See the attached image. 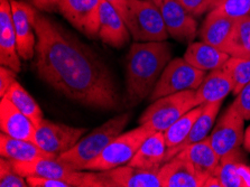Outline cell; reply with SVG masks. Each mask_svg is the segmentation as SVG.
Segmentation results:
<instances>
[{"label":"cell","mask_w":250,"mask_h":187,"mask_svg":"<svg viewBox=\"0 0 250 187\" xmlns=\"http://www.w3.org/2000/svg\"><path fill=\"white\" fill-rule=\"evenodd\" d=\"M183 57L187 62L199 70L211 72L221 68L230 56L220 48L201 41L190 43Z\"/></svg>","instance_id":"cell-23"},{"label":"cell","mask_w":250,"mask_h":187,"mask_svg":"<svg viewBox=\"0 0 250 187\" xmlns=\"http://www.w3.org/2000/svg\"><path fill=\"white\" fill-rule=\"evenodd\" d=\"M204 104H200L193 108L190 111L182 116L179 120L170 125V127L164 132L165 144L167 149L175 148L183 143L190 133L193 125L198 120L201 112H202Z\"/></svg>","instance_id":"cell-28"},{"label":"cell","mask_w":250,"mask_h":187,"mask_svg":"<svg viewBox=\"0 0 250 187\" xmlns=\"http://www.w3.org/2000/svg\"><path fill=\"white\" fill-rule=\"evenodd\" d=\"M0 154L1 157L14 162H30L42 157H55L42 149L34 141L13 138L2 132L0 135Z\"/></svg>","instance_id":"cell-25"},{"label":"cell","mask_w":250,"mask_h":187,"mask_svg":"<svg viewBox=\"0 0 250 187\" xmlns=\"http://www.w3.org/2000/svg\"><path fill=\"white\" fill-rule=\"evenodd\" d=\"M206 72L191 65L184 57L170 60L155 85L149 100L157 99L187 90H196L206 78Z\"/></svg>","instance_id":"cell-7"},{"label":"cell","mask_w":250,"mask_h":187,"mask_svg":"<svg viewBox=\"0 0 250 187\" xmlns=\"http://www.w3.org/2000/svg\"><path fill=\"white\" fill-rule=\"evenodd\" d=\"M30 3L37 9L41 10H52V6L50 0H29Z\"/></svg>","instance_id":"cell-37"},{"label":"cell","mask_w":250,"mask_h":187,"mask_svg":"<svg viewBox=\"0 0 250 187\" xmlns=\"http://www.w3.org/2000/svg\"><path fill=\"white\" fill-rule=\"evenodd\" d=\"M232 105L244 117L245 120H250V82L237 94Z\"/></svg>","instance_id":"cell-32"},{"label":"cell","mask_w":250,"mask_h":187,"mask_svg":"<svg viewBox=\"0 0 250 187\" xmlns=\"http://www.w3.org/2000/svg\"><path fill=\"white\" fill-rule=\"evenodd\" d=\"M59 1H60V0H50L51 6H52V8H53V9L56 8V5H58Z\"/></svg>","instance_id":"cell-40"},{"label":"cell","mask_w":250,"mask_h":187,"mask_svg":"<svg viewBox=\"0 0 250 187\" xmlns=\"http://www.w3.org/2000/svg\"><path fill=\"white\" fill-rule=\"evenodd\" d=\"M20 59L10 0H0V63L18 73L21 68Z\"/></svg>","instance_id":"cell-14"},{"label":"cell","mask_w":250,"mask_h":187,"mask_svg":"<svg viewBox=\"0 0 250 187\" xmlns=\"http://www.w3.org/2000/svg\"><path fill=\"white\" fill-rule=\"evenodd\" d=\"M102 43L120 48L129 42L130 33L124 17L110 2L101 0L99 14V33Z\"/></svg>","instance_id":"cell-15"},{"label":"cell","mask_w":250,"mask_h":187,"mask_svg":"<svg viewBox=\"0 0 250 187\" xmlns=\"http://www.w3.org/2000/svg\"><path fill=\"white\" fill-rule=\"evenodd\" d=\"M160 169H145L130 165L98 171L101 187H162Z\"/></svg>","instance_id":"cell-12"},{"label":"cell","mask_w":250,"mask_h":187,"mask_svg":"<svg viewBox=\"0 0 250 187\" xmlns=\"http://www.w3.org/2000/svg\"><path fill=\"white\" fill-rule=\"evenodd\" d=\"M177 156L187 159L194 169L202 176L206 182L213 176L217 170L221 157L211 146L209 137L199 143L192 144L182 149Z\"/></svg>","instance_id":"cell-19"},{"label":"cell","mask_w":250,"mask_h":187,"mask_svg":"<svg viewBox=\"0 0 250 187\" xmlns=\"http://www.w3.org/2000/svg\"><path fill=\"white\" fill-rule=\"evenodd\" d=\"M225 1H227V0H204L200 8L195 11L194 16H201L203 14L210 13V11L217 9Z\"/></svg>","instance_id":"cell-35"},{"label":"cell","mask_w":250,"mask_h":187,"mask_svg":"<svg viewBox=\"0 0 250 187\" xmlns=\"http://www.w3.org/2000/svg\"><path fill=\"white\" fill-rule=\"evenodd\" d=\"M0 129L2 133L13 138L33 141L36 125L26 114L20 111L13 102L7 98H1Z\"/></svg>","instance_id":"cell-17"},{"label":"cell","mask_w":250,"mask_h":187,"mask_svg":"<svg viewBox=\"0 0 250 187\" xmlns=\"http://www.w3.org/2000/svg\"><path fill=\"white\" fill-rule=\"evenodd\" d=\"M198 105L195 90L166 95L151 102L139 118V125H146L153 132H165L174 122Z\"/></svg>","instance_id":"cell-5"},{"label":"cell","mask_w":250,"mask_h":187,"mask_svg":"<svg viewBox=\"0 0 250 187\" xmlns=\"http://www.w3.org/2000/svg\"><path fill=\"white\" fill-rule=\"evenodd\" d=\"M214 176L221 187H250V166L242 159L239 148L221 157Z\"/></svg>","instance_id":"cell-18"},{"label":"cell","mask_w":250,"mask_h":187,"mask_svg":"<svg viewBox=\"0 0 250 187\" xmlns=\"http://www.w3.org/2000/svg\"><path fill=\"white\" fill-rule=\"evenodd\" d=\"M245 119L231 104L212 129L209 140L217 154L223 157L244 145Z\"/></svg>","instance_id":"cell-9"},{"label":"cell","mask_w":250,"mask_h":187,"mask_svg":"<svg viewBox=\"0 0 250 187\" xmlns=\"http://www.w3.org/2000/svg\"><path fill=\"white\" fill-rule=\"evenodd\" d=\"M234 22H236V19L227 17L214 10L210 11L200 28L199 36L201 41L220 48L222 51L232 32Z\"/></svg>","instance_id":"cell-24"},{"label":"cell","mask_w":250,"mask_h":187,"mask_svg":"<svg viewBox=\"0 0 250 187\" xmlns=\"http://www.w3.org/2000/svg\"><path fill=\"white\" fill-rule=\"evenodd\" d=\"M13 22L17 38V49L21 60L30 61L35 56L36 33H35V9L21 0H10Z\"/></svg>","instance_id":"cell-11"},{"label":"cell","mask_w":250,"mask_h":187,"mask_svg":"<svg viewBox=\"0 0 250 187\" xmlns=\"http://www.w3.org/2000/svg\"><path fill=\"white\" fill-rule=\"evenodd\" d=\"M244 147H245L246 150H248L250 152V125L247 128V130L245 131Z\"/></svg>","instance_id":"cell-39"},{"label":"cell","mask_w":250,"mask_h":187,"mask_svg":"<svg viewBox=\"0 0 250 187\" xmlns=\"http://www.w3.org/2000/svg\"><path fill=\"white\" fill-rule=\"evenodd\" d=\"M151 132L153 131L146 125H140L130 131L121 133L104 148L97 158L85 166L84 170L104 171L127 165L139 149L140 145Z\"/></svg>","instance_id":"cell-6"},{"label":"cell","mask_w":250,"mask_h":187,"mask_svg":"<svg viewBox=\"0 0 250 187\" xmlns=\"http://www.w3.org/2000/svg\"><path fill=\"white\" fill-rule=\"evenodd\" d=\"M166 150L164 132H151L127 165L145 169H160L165 163Z\"/></svg>","instance_id":"cell-20"},{"label":"cell","mask_w":250,"mask_h":187,"mask_svg":"<svg viewBox=\"0 0 250 187\" xmlns=\"http://www.w3.org/2000/svg\"><path fill=\"white\" fill-rule=\"evenodd\" d=\"M104 1L110 2L119 11L121 16L125 14V10H126V0H104Z\"/></svg>","instance_id":"cell-38"},{"label":"cell","mask_w":250,"mask_h":187,"mask_svg":"<svg viewBox=\"0 0 250 187\" xmlns=\"http://www.w3.org/2000/svg\"><path fill=\"white\" fill-rule=\"evenodd\" d=\"M28 185L32 187H73L65 181L58 178H37V177H28L26 178Z\"/></svg>","instance_id":"cell-34"},{"label":"cell","mask_w":250,"mask_h":187,"mask_svg":"<svg viewBox=\"0 0 250 187\" xmlns=\"http://www.w3.org/2000/svg\"><path fill=\"white\" fill-rule=\"evenodd\" d=\"M101 0H60L61 15L88 37H98Z\"/></svg>","instance_id":"cell-10"},{"label":"cell","mask_w":250,"mask_h":187,"mask_svg":"<svg viewBox=\"0 0 250 187\" xmlns=\"http://www.w3.org/2000/svg\"><path fill=\"white\" fill-rule=\"evenodd\" d=\"M0 186L1 187H27L28 182L15 170L9 159H0Z\"/></svg>","instance_id":"cell-30"},{"label":"cell","mask_w":250,"mask_h":187,"mask_svg":"<svg viewBox=\"0 0 250 187\" xmlns=\"http://www.w3.org/2000/svg\"><path fill=\"white\" fill-rule=\"evenodd\" d=\"M233 81L232 93L237 95L247 83L250 82V57L230 56L222 66Z\"/></svg>","instance_id":"cell-29"},{"label":"cell","mask_w":250,"mask_h":187,"mask_svg":"<svg viewBox=\"0 0 250 187\" xmlns=\"http://www.w3.org/2000/svg\"><path fill=\"white\" fill-rule=\"evenodd\" d=\"M214 11L232 19L247 17L250 16V0H227Z\"/></svg>","instance_id":"cell-31"},{"label":"cell","mask_w":250,"mask_h":187,"mask_svg":"<svg viewBox=\"0 0 250 187\" xmlns=\"http://www.w3.org/2000/svg\"><path fill=\"white\" fill-rule=\"evenodd\" d=\"M222 51L229 56L250 57V16L236 19Z\"/></svg>","instance_id":"cell-26"},{"label":"cell","mask_w":250,"mask_h":187,"mask_svg":"<svg viewBox=\"0 0 250 187\" xmlns=\"http://www.w3.org/2000/svg\"><path fill=\"white\" fill-rule=\"evenodd\" d=\"M177 1H179L188 13H191L193 16H194L195 11L200 8L204 0H177Z\"/></svg>","instance_id":"cell-36"},{"label":"cell","mask_w":250,"mask_h":187,"mask_svg":"<svg viewBox=\"0 0 250 187\" xmlns=\"http://www.w3.org/2000/svg\"><path fill=\"white\" fill-rule=\"evenodd\" d=\"M86 132L85 128H75L43 119L36 125L34 143L55 157L71 149Z\"/></svg>","instance_id":"cell-8"},{"label":"cell","mask_w":250,"mask_h":187,"mask_svg":"<svg viewBox=\"0 0 250 187\" xmlns=\"http://www.w3.org/2000/svg\"><path fill=\"white\" fill-rule=\"evenodd\" d=\"M17 72L11 70L10 67L1 65L0 67V97L3 98L9 87L16 82Z\"/></svg>","instance_id":"cell-33"},{"label":"cell","mask_w":250,"mask_h":187,"mask_svg":"<svg viewBox=\"0 0 250 187\" xmlns=\"http://www.w3.org/2000/svg\"><path fill=\"white\" fill-rule=\"evenodd\" d=\"M34 67L41 80L64 97L99 110L118 108L119 94L110 70L73 34L35 9Z\"/></svg>","instance_id":"cell-1"},{"label":"cell","mask_w":250,"mask_h":187,"mask_svg":"<svg viewBox=\"0 0 250 187\" xmlns=\"http://www.w3.org/2000/svg\"><path fill=\"white\" fill-rule=\"evenodd\" d=\"M129 113H123L105 121L93 129L88 136L81 138L58 159L75 170H84L85 166L99 156L111 141L121 135L129 121Z\"/></svg>","instance_id":"cell-3"},{"label":"cell","mask_w":250,"mask_h":187,"mask_svg":"<svg viewBox=\"0 0 250 187\" xmlns=\"http://www.w3.org/2000/svg\"><path fill=\"white\" fill-rule=\"evenodd\" d=\"M233 87L234 84L231 76L221 67L211 71L206 75L203 82L195 90L196 98L200 104L222 102L227 95L232 93Z\"/></svg>","instance_id":"cell-21"},{"label":"cell","mask_w":250,"mask_h":187,"mask_svg":"<svg viewBox=\"0 0 250 187\" xmlns=\"http://www.w3.org/2000/svg\"><path fill=\"white\" fill-rule=\"evenodd\" d=\"M221 104L222 102L204 104L202 112H201L198 120L195 121V124L193 125L190 133H188V136L184 139L183 143L175 148H170V149L166 150L165 163L168 162V160L172 159L173 157H175V156L179 154L182 149H184L185 147L190 146L192 144L199 143V141H202L209 137L211 130L213 129V125L215 122V119H217L218 113L220 111Z\"/></svg>","instance_id":"cell-22"},{"label":"cell","mask_w":250,"mask_h":187,"mask_svg":"<svg viewBox=\"0 0 250 187\" xmlns=\"http://www.w3.org/2000/svg\"><path fill=\"white\" fill-rule=\"evenodd\" d=\"M162 187H204L206 179L187 159L175 156L160 168Z\"/></svg>","instance_id":"cell-16"},{"label":"cell","mask_w":250,"mask_h":187,"mask_svg":"<svg viewBox=\"0 0 250 187\" xmlns=\"http://www.w3.org/2000/svg\"><path fill=\"white\" fill-rule=\"evenodd\" d=\"M123 17L135 42H162L169 36L160 7L150 0H126Z\"/></svg>","instance_id":"cell-4"},{"label":"cell","mask_w":250,"mask_h":187,"mask_svg":"<svg viewBox=\"0 0 250 187\" xmlns=\"http://www.w3.org/2000/svg\"><path fill=\"white\" fill-rule=\"evenodd\" d=\"M150 1H153L154 3H156L157 6H160L163 1H165V0H150Z\"/></svg>","instance_id":"cell-41"},{"label":"cell","mask_w":250,"mask_h":187,"mask_svg":"<svg viewBox=\"0 0 250 187\" xmlns=\"http://www.w3.org/2000/svg\"><path fill=\"white\" fill-rule=\"evenodd\" d=\"M3 98H7L8 100L13 102L14 105L16 106L20 111L26 114V116L35 124V125H39L40 122L44 119L43 111H42L40 105L37 104V102L32 98V95H30L17 81L9 87V90L7 91Z\"/></svg>","instance_id":"cell-27"},{"label":"cell","mask_w":250,"mask_h":187,"mask_svg":"<svg viewBox=\"0 0 250 187\" xmlns=\"http://www.w3.org/2000/svg\"><path fill=\"white\" fill-rule=\"evenodd\" d=\"M172 60L167 42H135L126 56V91L130 106L138 104L153 92L166 65Z\"/></svg>","instance_id":"cell-2"},{"label":"cell","mask_w":250,"mask_h":187,"mask_svg":"<svg viewBox=\"0 0 250 187\" xmlns=\"http://www.w3.org/2000/svg\"><path fill=\"white\" fill-rule=\"evenodd\" d=\"M168 35L181 43H192L198 34L194 16L177 0H165L160 6Z\"/></svg>","instance_id":"cell-13"}]
</instances>
